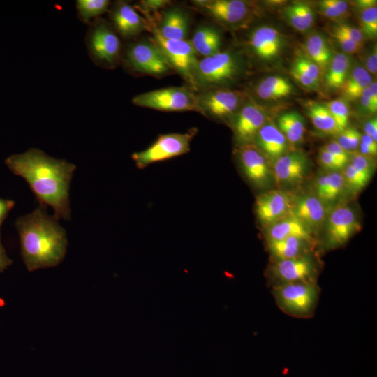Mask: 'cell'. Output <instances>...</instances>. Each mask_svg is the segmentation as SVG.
Here are the masks:
<instances>
[{"instance_id":"cell-1","label":"cell","mask_w":377,"mask_h":377,"mask_svg":"<svg viewBox=\"0 0 377 377\" xmlns=\"http://www.w3.org/2000/svg\"><path fill=\"white\" fill-rule=\"evenodd\" d=\"M5 163L28 183L39 205L50 206L57 219H71L69 188L75 165L36 148L10 155Z\"/></svg>"},{"instance_id":"cell-2","label":"cell","mask_w":377,"mask_h":377,"mask_svg":"<svg viewBox=\"0 0 377 377\" xmlns=\"http://www.w3.org/2000/svg\"><path fill=\"white\" fill-rule=\"evenodd\" d=\"M57 221L43 205L15 221L21 255L28 271L54 267L64 260L68 239L66 230Z\"/></svg>"},{"instance_id":"cell-3","label":"cell","mask_w":377,"mask_h":377,"mask_svg":"<svg viewBox=\"0 0 377 377\" xmlns=\"http://www.w3.org/2000/svg\"><path fill=\"white\" fill-rule=\"evenodd\" d=\"M85 43L91 61L104 68H114L121 61L122 45L112 26L102 18L89 24Z\"/></svg>"},{"instance_id":"cell-4","label":"cell","mask_w":377,"mask_h":377,"mask_svg":"<svg viewBox=\"0 0 377 377\" xmlns=\"http://www.w3.org/2000/svg\"><path fill=\"white\" fill-rule=\"evenodd\" d=\"M242 71L238 57L228 50L219 51L204 57L197 63L194 81L198 91H203L230 83Z\"/></svg>"},{"instance_id":"cell-5","label":"cell","mask_w":377,"mask_h":377,"mask_svg":"<svg viewBox=\"0 0 377 377\" xmlns=\"http://www.w3.org/2000/svg\"><path fill=\"white\" fill-rule=\"evenodd\" d=\"M320 292L317 281L287 283L272 288L273 297L279 309L297 318L313 316Z\"/></svg>"},{"instance_id":"cell-6","label":"cell","mask_w":377,"mask_h":377,"mask_svg":"<svg viewBox=\"0 0 377 377\" xmlns=\"http://www.w3.org/2000/svg\"><path fill=\"white\" fill-rule=\"evenodd\" d=\"M121 59L124 66L135 73L161 77L172 71L163 52L150 39L129 43Z\"/></svg>"},{"instance_id":"cell-7","label":"cell","mask_w":377,"mask_h":377,"mask_svg":"<svg viewBox=\"0 0 377 377\" xmlns=\"http://www.w3.org/2000/svg\"><path fill=\"white\" fill-rule=\"evenodd\" d=\"M132 103L165 112H198L196 93L190 87H169L144 92L134 96Z\"/></svg>"},{"instance_id":"cell-8","label":"cell","mask_w":377,"mask_h":377,"mask_svg":"<svg viewBox=\"0 0 377 377\" xmlns=\"http://www.w3.org/2000/svg\"><path fill=\"white\" fill-rule=\"evenodd\" d=\"M197 132L193 128L186 133H172L161 135L145 149L134 152L131 158L136 166L143 169L147 166L186 154Z\"/></svg>"},{"instance_id":"cell-9","label":"cell","mask_w":377,"mask_h":377,"mask_svg":"<svg viewBox=\"0 0 377 377\" xmlns=\"http://www.w3.org/2000/svg\"><path fill=\"white\" fill-rule=\"evenodd\" d=\"M148 30L152 34L149 39L161 50L172 70L177 71L188 82L191 89L197 91L194 72L198 59L190 41L164 38L149 25Z\"/></svg>"},{"instance_id":"cell-10","label":"cell","mask_w":377,"mask_h":377,"mask_svg":"<svg viewBox=\"0 0 377 377\" xmlns=\"http://www.w3.org/2000/svg\"><path fill=\"white\" fill-rule=\"evenodd\" d=\"M319 266L311 253L300 256L274 260L267 272L272 287L298 282L317 281Z\"/></svg>"},{"instance_id":"cell-11","label":"cell","mask_w":377,"mask_h":377,"mask_svg":"<svg viewBox=\"0 0 377 377\" xmlns=\"http://www.w3.org/2000/svg\"><path fill=\"white\" fill-rule=\"evenodd\" d=\"M195 8L228 28L242 27L251 17L249 3L242 0H195Z\"/></svg>"},{"instance_id":"cell-12","label":"cell","mask_w":377,"mask_h":377,"mask_svg":"<svg viewBox=\"0 0 377 377\" xmlns=\"http://www.w3.org/2000/svg\"><path fill=\"white\" fill-rule=\"evenodd\" d=\"M196 94L198 112L216 119L232 118L238 111L244 100L237 91L215 88Z\"/></svg>"},{"instance_id":"cell-13","label":"cell","mask_w":377,"mask_h":377,"mask_svg":"<svg viewBox=\"0 0 377 377\" xmlns=\"http://www.w3.org/2000/svg\"><path fill=\"white\" fill-rule=\"evenodd\" d=\"M239 165L247 179L257 187H265L273 175L269 161L253 142L239 145L237 150Z\"/></svg>"},{"instance_id":"cell-14","label":"cell","mask_w":377,"mask_h":377,"mask_svg":"<svg viewBox=\"0 0 377 377\" xmlns=\"http://www.w3.org/2000/svg\"><path fill=\"white\" fill-rule=\"evenodd\" d=\"M360 228L356 215L350 207L337 206L327 219V247L334 249L345 244Z\"/></svg>"},{"instance_id":"cell-15","label":"cell","mask_w":377,"mask_h":377,"mask_svg":"<svg viewBox=\"0 0 377 377\" xmlns=\"http://www.w3.org/2000/svg\"><path fill=\"white\" fill-rule=\"evenodd\" d=\"M231 119L235 139L242 145L253 142L259 130L266 124L267 114L263 107L249 101L240 107Z\"/></svg>"},{"instance_id":"cell-16","label":"cell","mask_w":377,"mask_h":377,"mask_svg":"<svg viewBox=\"0 0 377 377\" xmlns=\"http://www.w3.org/2000/svg\"><path fill=\"white\" fill-rule=\"evenodd\" d=\"M293 199L287 192L273 190L260 194L256 200L258 219L264 225L270 226L289 214Z\"/></svg>"},{"instance_id":"cell-17","label":"cell","mask_w":377,"mask_h":377,"mask_svg":"<svg viewBox=\"0 0 377 377\" xmlns=\"http://www.w3.org/2000/svg\"><path fill=\"white\" fill-rule=\"evenodd\" d=\"M283 43V37L279 30L269 26H261L251 32L246 45L257 57L269 61L279 55Z\"/></svg>"},{"instance_id":"cell-18","label":"cell","mask_w":377,"mask_h":377,"mask_svg":"<svg viewBox=\"0 0 377 377\" xmlns=\"http://www.w3.org/2000/svg\"><path fill=\"white\" fill-rule=\"evenodd\" d=\"M110 17L115 31L125 38H131L148 29L145 18L126 1L116 2L112 7Z\"/></svg>"},{"instance_id":"cell-19","label":"cell","mask_w":377,"mask_h":377,"mask_svg":"<svg viewBox=\"0 0 377 377\" xmlns=\"http://www.w3.org/2000/svg\"><path fill=\"white\" fill-rule=\"evenodd\" d=\"M309 160L299 151L286 153L274 163L273 176L282 184H295L302 182L308 171Z\"/></svg>"},{"instance_id":"cell-20","label":"cell","mask_w":377,"mask_h":377,"mask_svg":"<svg viewBox=\"0 0 377 377\" xmlns=\"http://www.w3.org/2000/svg\"><path fill=\"white\" fill-rule=\"evenodd\" d=\"M148 25L163 38L170 40H186L188 31V17L186 13L178 8L165 12L158 23L150 17H146Z\"/></svg>"},{"instance_id":"cell-21","label":"cell","mask_w":377,"mask_h":377,"mask_svg":"<svg viewBox=\"0 0 377 377\" xmlns=\"http://www.w3.org/2000/svg\"><path fill=\"white\" fill-rule=\"evenodd\" d=\"M289 214L301 221L313 232L323 224L326 209L323 202L317 196L304 195L293 200Z\"/></svg>"},{"instance_id":"cell-22","label":"cell","mask_w":377,"mask_h":377,"mask_svg":"<svg viewBox=\"0 0 377 377\" xmlns=\"http://www.w3.org/2000/svg\"><path fill=\"white\" fill-rule=\"evenodd\" d=\"M254 143L265 155L269 162L274 163L286 153L288 140L274 124L266 123L258 132Z\"/></svg>"},{"instance_id":"cell-23","label":"cell","mask_w":377,"mask_h":377,"mask_svg":"<svg viewBox=\"0 0 377 377\" xmlns=\"http://www.w3.org/2000/svg\"><path fill=\"white\" fill-rule=\"evenodd\" d=\"M311 231L301 221L288 214L269 226L267 231V242L277 241L289 237H298L312 242Z\"/></svg>"},{"instance_id":"cell-24","label":"cell","mask_w":377,"mask_h":377,"mask_svg":"<svg viewBox=\"0 0 377 377\" xmlns=\"http://www.w3.org/2000/svg\"><path fill=\"white\" fill-rule=\"evenodd\" d=\"M290 73L300 84L306 89L313 90L319 86L321 68L306 54H300L294 59Z\"/></svg>"},{"instance_id":"cell-25","label":"cell","mask_w":377,"mask_h":377,"mask_svg":"<svg viewBox=\"0 0 377 377\" xmlns=\"http://www.w3.org/2000/svg\"><path fill=\"white\" fill-rule=\"evenodd\" d=\"M312 242L298 237H289L267 242L269 251L274 260L291 258L310 253Z\"/></svg>"},{"instance_id":"cell-26","label":"cell","mask_w":377,"mask_h":377,"mask_svg":"<svg viewBox=\"0 0 377 377\" xmlns=\"http://www.w3.org/2000/svg\"><path fill=\"white\" fill-rule=\"evenodd\" d=\"M189 41L196 54L204 57L219 52L221 45V38L219 32L210 26L198 27Z\"/></svg>"},{"instance_id":"cell-27","label":"cell","mask_w":377,"mask_h":377,"mask_svg":"<svg viewBox=\"0 0 377 377\" xmlns=\"http://www.w3.org/2000/svg\"><path fill=\"white\" fill-rule=\"evenodd\" d=\"M346 188L342 173L330 171L318 176L315 181L317 197L323 202L337 200Z\"/></svg>"},{"instance_id":"cell-28","label":"cell","mask_w":377,"mask_h":377,"mask_svg":"<svg viewBox=\"0 0 377 377\" xmlns=\"http://www.w3.org/2000/svg\"><path fill=\"white\" fill-rule=\"evenodd\" d=\"M277 127L283 133L288 142L297 145L304 136L305 119L297 112H288L281 114L277 119Z\"/></svg>"},{"instance_id":"cell-29","label":"cell","mask_w":377,"mask_h":377,"mask_svg":"<svg viewBox=\"0 0 377 377\" xmlns=\"http://www.w3.org/2000/svg\"><path fill=\"white\" fill-rule=\"evenodd\" d=\"M283 15L293 28L300 31L309 29L315 21L313 8L304 2H294L286 6Z\"/></svg>"},{"instance_id":"cell-30","label":"cell","mask_w":377,"mask_h":377,"mask_svg":"<svg viewBox=\"0 0 377 377\" xmlns=\"http://www.w3.org/2000/svg\"><path fill=\"white\" fill-rule=\"evenodd\" d=\"M306 55L320 68L326 69L332 54L324 37L320 34H311L304 42Z\"/></svg>"},{"instance_id":"cell-31","label":"cell","mask_w":377,"mask_h":377,"mask_svg":"<svg viewBox=\"0 0 377 377\" xmlns=\"http://www.w3.org/2000/svg\"><path fill=\"white\" fill-rule=\"evenodd\" d=\"M350 59L347 55L337 54L333 56L325 75L327 87L330 89L341 88L350 72Z\"/></svg>"},{"instance_id":"cell-32","label":"cell","mask_w":377,"mask_h":377,"mask_svg":"<svg viewBox=\"0 0 377 377\" xmlns=\"http://www.w3.org/2000/svg\"><path fill=\"white\" fill-rule=\"evenodd\" d=\"M306 110L313 126L319 131L329 133H339L337 124L325 104L311 101Z\"/></svg>"},{"instance_id":"cell-33","label":"cell","mask_w":377,"mask_h":377,"mask_svg":"<svg viewBox=\"0 0 377 377\" xmlns=\"http://www.w3.org/2000/svg\"><path fill=\"white\" fill-rule=\"evenodd\" d=\"M371 82V76L365 68L357 66L349 72L341 89L346 97L355 100Z\"/></svg>"},{"instance_id":"cell-34","label":"cell","mask_w":377,"mask_h":377,"mask_svg":"<svg viewBox=\"0 0 377 377\" xmlns=\"http://www.w3.org/2000/svg\"><path fill=\"white\" fill-rule=\"evenodd\" d=\"M110 1L108 0H77L76 8L79 19L89 24L99 16L108 10Z\"/></svg>"},{"instance_id":"cell-35","label":"cell","mask_w":377,"mask_h":377,"mask_svg":"<svg viewBox=\"0 0 377 377\" xmlns=\"http://www.w3.org/2000/svg\"><path fill=\"white\" fill-rule=\"evenodd\" d=\"M325 105L335 121L339 133L348 128L350 115L348 103L343 99L339 98Z\"/></svg>"},{"instance_id":"cell-36","label":"cell","mask_w":377,"mask_h":377,"mask_svg":"<svg viewBox=\"0 0 377 377\" xmlns=\"http://www.w3.org/2000/svg\"><path fill=\"white\" fill-rule=\"evenodd\" d=\"M343 169L345 185L353 192L357 193L364 188L371 179L357 170L350 163H348Z\"/></svg>"},{"instance_id":"cell-37","label":"cell","mask_w":377,"mask_h":377,"mask_svg":"<svg viewBox=\"0 0 377 377\" xmlns=\"http://www.w3.org/2000/svg\"><path fill=\"white\" fill-rule=\"evenodd\" d=\"M360 25L363 36L374 38L377 35V8L376 6L361 10Z\"/></svg>"},{"instance_id":"cell-38","label":"cell","mask_w":377,"mask_h":377,"mask_svg":"<svg viewBox=\"0 0 377 377\" xmlns=\"http://www.w3.org/2000/svg\"><path fill=\"white\" fill-rule=\"evenodd\" d=\"M361 134L354 128H346L340 132L337 142L348 153L357 149L360 142Z\"/></svg>"},{"instance_id":"cell-39","label":"cell","mask_w":377,"mask_h":377,"mask_svg":"<svg viewBox=\"0 0 377 377\" xmlns=\"http://www.w3.org/2000/svg\"><path fill=\"white\" fill-rule=\"evenodd\" d=\"M260 82L272 90L283 93L286 96H289L293 90V85L289 80L281 76H269L262 80Z\"/></svg>"},{"instance_id":"cell-40","label":"cell","mask_w":377,"mask_h":377,"mask_svg":"<svg viewBox=\"0 0 377 377\" xmlns=\"http://www.w3.org/2000/svg\"><path fill=\"white\" fill-rule=\"evenodd\" d=\"M331 36L335 39L343 52L348 54H356L360 52L362 47L357 44L345 34L332 27Z\"/></svg>"},{"instance_id":"cell-41","label":"cell","mask_w":377,"mask_h":377,"mask_svg":"<svg viewBox=\"0 0 377 377\" xmlns=\"http://www.w3.org/2000/svg\"><path fill=\"white\" fill-rule=\"evenodd\" d=\"M350 163L357 170L371 177L374 171V165L371 158L361 154H356L350 158Z\"/></svg>"},{"instance_id":"cell-42","label":"cell","mask_w":377,"mask_h":377,"mask_svg":"<svg viewBox=\"0 0 377 377\" xmlns=\"http://www.w3.org/2000/svg\"><path fill=\"white\" fill-rule=\"evenodd\" d=\"M171 3L168 0H142L140 1L135 8L140 10L145 16L151 13H157L158 10L167 7Z\"/></svg>"},{"instance_id":"cell-43","label":"cell","mask_w":377,"mask_h":377,"mask_svg":"<svg viewBox=\"0 0 377 377\" xmlns=\"http://www.w3.org/2000/svg\"><path fill=\"white\" fill-rule=\"evenodd\" d=\"M332 27L347 36L357 44L363 47L364 36L360 29L346 23H338Z\"/></svg>"},{"instance_id":"cell-44","label":"cell","mask_w":377,"mask_h":377,"mask_svg":"<svg viewBox=\"0 0 377 377\" xmlns=\"http://www.w3.org/2000/svg\"><path fill=\"white\" fill-rule=\"evenodd\" d=\"M318 156L321 165L329 171H339L345 167L323 147L320 149Z\"/></svg>"},{"instance_id":"cell-45","label":"cell","mask_w":377,"mask_h":377,"mask_svg":"<svg viewBox=\"0 0 377 377\" xmlns=\"http://www.w3.org/2000/svg\"><path fill=\"white\" fill-rule=\"evenodd\" d=\"M326 151L335 157L343 165L348 164L350 155L337 141H332L323 147Z\"/></svg>"},{"instance_id":"cell-46","label":"cell","mask_w":377,"mask_h":377,"mask_svg":"<svg viewBox=\"0 0 377 377\" xmlns=\"http://www.w3.org/2000/svg\"><path fill=\"white\" fill-rule=\"evenodd\" d=\"M14 206L13 200L0 198V227Z\"/></svg>"},{"instance_id":"cell-47","label":"cell","mask_w":377,"mask_h":377,"mask_svg":"<svg viewBox=\"0 0 377 377\" xmlns=\"http://www.w3.org/2000/svg\"><path fill=\"white\" fill-rule=\"evenodd\" d=\"M367 72L371 75H376L377 72V51L376 47L373 48L371 52L369 54L366 59V68Z\"/></svg>"},{"instance_id":"cell-48","label":"cell","mask_w":377,"mask_h":377,"mask_svg":"<svg viewBox=\"0 0 377 377\" xmlns=\"http://www.w3.org/2000/svg\"><path fill=\"white\" fill-rule=\"evenodd\" d=\"M12 264V260L9 258L2 244L1 239L0 227V273L5 271Z\"/></svg>"},{"instance_id":"cell-49","label":"cell","mask_w":377,"mask_h":377,"mask_svg":"<svg viewBox=\"0 0 377 377\" xmlns=\"http://www.w3.org/2000/svg\"><path fill=\"white\" fill-rule=\"evenodd\" d=\"M365 133L370 136L374 141H377V120L373 118L367 121L364 126Z\"/></svg>"},{"instance_id":"cell-50","label":"cell","mask_w":377,"mask_h":377,"mask_svg":"<svg viewBox=\"0 0 377 377\" xmlns=\"http://www.w3.org/2000/svg\"><path fill=\"white\" fill-rule=\"evenodd\" d=\"M360 104L364 110L369 113H375L377 110V104L371 101L367 96L362 94L360 97Z\"/></svg>"},{"instance_id":"cell-51","label":"cell","mask_w":377,"mask_h":377,"mask_svg":"<svg viewBox=\"0 0 377 377\" xmlns=\"http://www.w3.org/2000/svg\"><path fill=\"white\" fill-rule=\"evenodd\" d=\"M360 10H364L376 6V1L374 0H359L356 3Z\"/></svg>"}]
</instances>
